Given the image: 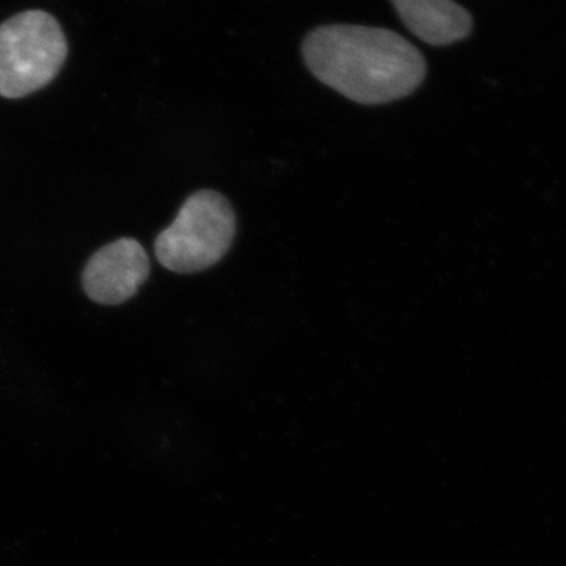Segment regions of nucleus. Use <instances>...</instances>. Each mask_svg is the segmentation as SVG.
<instances>
[{"mask_svg": "<svg viewBox=\"0 0 566 566\" xmlns=\"http://www.w3.org/2000/svg\"><path fill=\"white\" fill-rule=\"evenodd\" d=\"M303 57L316 80L365 106L406 98L427 76V62L415 44L367 25L316 28L305 36Z\"/></svg>", "mask_w": 566, "mask_h": 566, "instance_id": "obj_1", "label": "nucleus"}, {"mask_svg": "<svg viewBox=\"0 0 566 566\" xmlns=\"http://www.w3.org/2000/svg\"><path fill=\"white\" fill-rule=\"evenodd\" d=\"M69 57L62 25L43 10L14 14L0 24V96L20 99L46 87Z\"/></svg>", "mask_w": 566, "mask_h": 566, "instance_id": "obj_2", "label": "nucleus"}, {"mask_svg": "<svg viewBox=\"0 0 566 566\" xmlns=\"http://www.w3.org/2000/svg\"><path fill=\"white\" fill-rule=\"evenodd\" d=\"M234 234L232 205L222 193L203 189L182 203L172 226L156 238V259L172 273H200L221 262Z\"/></svg>", "mask_w": 566, "mask_h": 566, "instance_id": "obj_3", "label": "nucleus"}, {"mask_svg": "<svg viewBox=\"0 0 566 566\" xmlns=\"http://www.w3.org/2000/svg\"><path fill=\"white\" fill-rule=\"evenodd\" d=\"M150 271L144 245L133 238H122L93 253L82 273V286L95 303L118 305L139 292Z\"/></svg>", "mask_w": 566, "mask_h": 566, "instance_id": "obj_4", "label": "nucleus"}, {"mask_svg": "<svg viewBox=\"0 0 566 566\" xmlns=\"http://www.w3.org/2000/svg\"><path fill=\"white\" fill-rule=\"evenodd\" d=\"M408 31L431 46H450L472 32L471 13L453 0H392Z\"/></svg>", "mask_w": 566, "mask_h": 566, "instance_id": "obj_5", "label": "nucleus"}]
</instances>
